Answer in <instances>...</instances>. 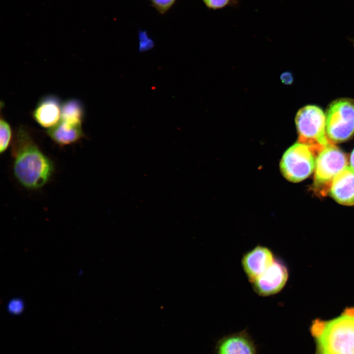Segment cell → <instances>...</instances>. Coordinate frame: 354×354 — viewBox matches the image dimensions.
<instances>
[{
    "instance_id": "6da1fadb",
    "label": "cell",
    "mask_w": 354,
    "mask_h": 354,
    "mask_svg": "<svg viewBox=\"0 0 354 354\" xmlns=\"http://www.w3.org/2000/svg\"><path fill=\"white\" fill-rule=\"evenodd\" d=\"M12 153L14 174L23 186L28 189H37L50 180L54 172L53 164L24 127H20L16 131Z\"/></svg>"
},
{
    "instance_id": "7a4b0ae2",
    "label": "cell",
    "mask_w": 354,
    "mask_h": 354,
    "mask_svg": "<svg viewBox=\"0 0 354 354\" xmlns=\"http://www.w3.org/2000/svg\"><path fill=\"white\" fill-rule=\"evenodd\" d=\"M309 331L314 354H354V307H347L337 317L314 320Z\"/></svg>"
},
{
    "instance_id": "3957f363",
    "label": "cell",
    "mask_w": 354,
    "mask_h": 354,
    "mask_svg": "<svg viewBox=\"0 0 354 354\" xmlns=\"http://www.w3.org/2000/svg\"><path fill=\"white\" fill-rule=\"evenodd\" d=\"M295 122L298 142L307 146L316 156L330 143L325 128V116L315 105H307L297 113Z\"/></svg>"
},
{
    "instance_id": "277c9868",
    "label": "cell",
    "mask_w": 354,
    "mask_h": 354,
    "mask_svg": "<svg viewBox=\"0 0 354 354\" xmlns=\"http://www.w3.org/2000/svg\"><path fill=\"white\" fill-rule=\"evenodd\" d=\"M326 133L332 143L344 142L354 134V100L340 98L331 102L325 114Z\"/></svg>"
},
{
    "instance_id": "5b68a950",
    "label": "cell",
    "mask_w": 354,
    "mask_h": 354,
    "mask_svg": "<svg viewBox=\"0 0 354 354\" xmlns=\"http://www.w3.org/2000/svg\"><path fill=\"white\" fill-rule=\"evenodd\" d=\"M347 165L346 155L329 143L316 158L314 186L317 192L323 196L328 193L333 178Z\"/></svg>"
},
{
    "instance_id": "8992f818",
    "label": "cell",
    "mask_w": 354,
    "mask_h": 354,
    "mask_svg": "<svg viewBox=\"0 0 354 354\" xmlns=\"http://www.w3.org/2000/svg\"><path fill=\"white\" fill-rule=\"evenodd\" d=\"M316 158L307 146L297 142L284 153L280 162L281 173L288 181H301L315 169Z\"/></svg>"
},
{
    "instance_id": "52a82bcc",
    "label": "cell",
    "mask_w": 354,
    "mask_h": 354,
    "mask_svg": "<svg viewBox=\"0 0 354 354\" xmlns=\"http://www.w3.org/2000/svg\"><path fill=\"white\" fill-rule=\"evenodd\" d=\"M288 277L289 270L286 264L282 260L275 258L269 267L251 284L258 295L268 296L280 292Z\"/></svg>"
},
{
    "instance_id": "ba28073f",
    "label": "cell",
    "mask_w": 354,
    "mask_h": 354,
    "mask_svg": "<svg viewBox=\"0 0 354 354\" xmlns=\"http://www.w3.org/2000/svg\"><path fill=\"white\" fill-rule=\"evenodd\" d=\"M275 259L271 250L261 245L245 253L241 258V265L249 282L251 283L259 277Z\"/></svg>"
},
{
    "instance_id": "9c48e42d",
    "label": "cell",
    "mask_w": 354,
    "mask_h": 354,
    "mask_svg": "<svg viewBox=\"0 0 354 354\" xmlns=\"http://www.w3.org/2000/svg\"><path fill=\"white\" fill-rule=\"evenodd\" d=\"M61 104L55 95L44 96L37 103L32 116L40 126L50 129L60 120Z\"/></svg>"
},
{
    "instance_id": "30bf717a",
    "label": "cell",
    "mask_w": 354,
    "mask_h": 354,
    "mask_svg": "<svg viewBox=\"0 0 354 354\" xmlns=\"http://www.w3.org/2000/svg\"><path fill=\"white\" fill-rule=\"evenodd\" d=\"M215 350L216 354H257L254 342L246 330L221 338Z\"/></svg>"
},
{
    "instance_id": "8fae6325",
    "label": "cell",
    "mask_w": 354,
    "mask_h": 354,
    "mask_svg": "<svg viewBox=\"0 0 354 354\" xmlns=\"http://www.w3.org/2000/svg\"><path fill=\"white\" fill-rule=\"evenodd\" d=\"M329 193L338 203L354 205V171L347 166L333 178Z\"/></svg>"
},
{
    "instance_id": "7c38bea8",
    "label": "cell",
    "mask_w": 354,
    "mask_h": 354,
    "mask_svg": "<svg viewBox=\"0 0 354 354\" xmlns=\"http://www.w3.org/2000/svg\"><path fill=\"white\" fill-rule=\"evenodd\" d=\"M47 133L50 138L59 146L74 144L84 135L82 124H72L62 120L48 129Z\"/></svg>"
},
{
    "instance_id": "4fadbf2b",
    "label": "cell",
    "mask_w": 354,
    "mask_h": 354,
    "mask_svg": "<svg viewBox=\"0 0 354 354\" xmlns=\"http://www.w3.org/2000/svg\"><path fill=\"white\" fill-rule=\"evenodd\" d=\"M85 110L81 102L75 98L66 100L61 104L60 120L75 124H82Z\"/></svg>"
},
{
    "instance_id": "5bb4252c",
    "label": "cell",
    "mask_w": 354,
    "mask_h": 354,
    "mask_svg": "<svg viewBox=\"0 0 354 354\" xmlns=\"http://www.w3.org/2000/svg\"><path fill=\"white\" fill-rule=\"evenodd\" d=\"M0 152L2 153L8 148L12 139V129L9 123L1 115L0 120Z\"/></svg>"
},
{
    "instance_id": "9a60e30c",
    "label": "cell",
    "mask_w": 354,
    "mask_h": 354,
    "mask_svg": "<svg viewBox=\"0 0 354 354\" xmlns=\"http://www.w3.org/2000/svg\"><path fill=\"white\" fill-rule=\"evenodd\" d=\"M138 51L144 53L150 51L155 47L154 40L149 36L146 30H139L138 32Z\"/></svg>"
},
{
    "instance_id": "2e32d148",
    "label": "cell",
    "mask_w": 354,
    "mask_h": 354,
    "mask_svg": "<svg viewBox=\"0 0 354 354\" xmlns=\"http://www.w3.org/2000/svg\"><path fill=\"white\" fill-rule=\"evenodd\" d=\"M206 7L212 10H218L227 7H236L239 4L238 0H202Z\"/></svg>"
},
{
    "instance_id": "e0dca14e",
    "label": "cell",
    "mask_w": 354,
    "mask_h": 354,
    "mask_svg": "<svg viewBox=\"0 0 354 354\" xmlns=\"http://www.w3.org/2000/svg\"><path fill=\"white\" fill-rule=\"evenodd\" d=\"M151 5L160 14L164 15L174 5L177 0H148Z\"/></svg>"
},
{
    "instance_id": "ac0fdd59",
    "label": "cell",
    "mask_w": 354,
    "mask_h": 354,
    "mask_svg": "<svg viewBox=\"0 0 354 354\" xmlns=\"http://www.w3.org/2000/svg\"><path fill=\"white\" fill-rule=\"evenodd\" d=\"M8 311L12 314H18L24 309V303L22 300L19 299H12L8 304Z\"/></svg>"
},
{
    "instance_id": "d6986e66",
    "label": "cell",
    "mask_w": 354,
    "mask_h": 354,
    "mask_svg": "<svg viewBox=\"0 0 354 354\" xmlns=\"http://www.w3.org/2000/svg\"><path fill=\"white\" fill-rule=\"evenodd\" d=\"M281 79L283 82L286 84H291L293 81L292 76L288 72L284 73L281 76Z\"/></svg>"
},
{
    "instance_id": "ffe728a7",
    "label": "cell",
    "mask_w": 354,
    "mask_h": 354,
    "mask_svg": "<svg viewBox=\"0 0 354 354\" xmlns=\"http://www.w3.org/2000/svg\"><path fill=\"white\" fill-rule=\"evenodd\" d=\"M350 165L352 169L354 171V149L350 157Z\"/></svg>"
}]
</instances>
